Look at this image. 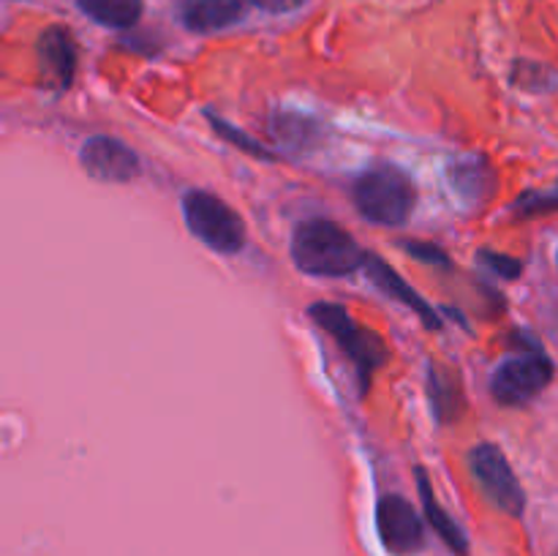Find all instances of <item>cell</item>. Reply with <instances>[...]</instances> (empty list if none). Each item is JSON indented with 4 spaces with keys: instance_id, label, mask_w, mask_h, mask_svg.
<instances>
[{
    "instance_id": "3957f363",
    "label": "cell",
    "mask_w": 558,
    "mask_h": 556,
    "mask_svg": "<svg viewBox=\"0 0 558 556\" xmlns=\"http://www.w3.org/2000/svg\"><path fill=\"white\" fill-rule=\"evenodd\" d=\"M183 216L191 234L218 251V254H238L245 245V223L232 207L207 191H189L183 200Z\"/></svg>"
},
{
    "instance_id": "277c9868",
    "label": "cell",
    "mask_w": 558,
    "mask_h": 556,
    "mask_svg": "<svg viewBox=\"0 0 558 556\" xmlns=\"http://www.w3.org/2000/svg\"><path fill=\"white\" fill-rule=\"evenodd\" d=\"M311 316H314L316 325L322 327L325 333H330L332 338L338 341V347L354 360L357 365L360 376H363V385H368L371 371L379 368L387 358V349L381 343V338L376 333L363 330L341 305L332 303H316L311 305Z\"/></svg>"
},
{
    "instance_id": "52a82bcc",
    "label": "cell",
    "mask_w": 558,
    "mask_h": 556,
    "mask_svg": "<svg viewBox=\"0 0 558 556\" xmlns=\"http://www.w3.org/2000/svg\"><path fill=\"white\" fill-rule=\"evenodd\" d=\"M376 529H379L385 548L396 556L414 554L425 543L423 518L417 516L412 501H407L403 496H381L379 505H376Z\"/></svg>"
},
{
    "instance_id": "e0dca14e",
    "label": "cell",
    "mask_w": 558,
    "mask_h": 556,
    "mask_svg": "<svg viewBox=\"0 0 558 556\" xmlns=\"http://www.w3.org/2000/svg\"><path fill=\"white\" fill-rule=\"evenodd\" d=\"M407 251L412 256H417V259H425V262H436V265H447V254L445 251L434 249V245H423V243H407Z\"/></svg>"
},
{
    "instance_id": "4fadbf2b",
    "label": "cell",
    "mask_w": 558,
    "mask_h": 556,
    "mask_svg": "<svg viewBox=\"0 0 558 556\" xmlns=\"http://www.w3.org/2000/svg\"><path fill=\"white\" fill-rule=\"evenodd\" d=\"M90 20L107 27H131L142 16V0H80Z\"/></svg>"
},
{
    "instance_id": "5b68a950",
    "label": "cell",
    "mask_w": 558,
    "mask_h": 556,
    "mask_svg": "<svg viewBox=\"0 0 558 556\" xmlns=\"http://www.w3.org/2000/svg\"><path fill=\"white\" fill-rule=\"evenodd\" d=\"M550 379H554V363L543 352H526L505 360L496 368L490 390H494L496 401L507 403V407H521L539 396L550 385Z\"/></svg>"
},
{
    "instance_id": "6da1fadb",
    "label": "cell",
    "mask_w": 558,
    "mask_h": 556,
    "mask_svg": "<svg viewBox=\"0 0 558 556\" xmlns=\"http://www.w3.org/2000/svg\"><path fill=\"white\" fill-rule=\"evenodd\" d=\"M292 259L308 276H349L368 262L363 245L338 223L314 218L294 229Z\"/></svg>"
},
{
    "instance_id": "9c48e42d",
    "label": "cell",
    "mask_w": 558,
    "mask_h": 556,
    "mask_svg": "<svg viewBox=\"0 0 558 556\" xmlns=\"http://www.w3.org/2000/svg\"><path fill=\"white\" fill-rule=\"evenodd\" d=\"M243 16V0H180V20L189 31L213 33Z\"/></svg>"
},
{
    "instance_id": "2e32d148",
    "label": "cell",
    "mask_w": 558,
    "mask_h": 556,
    "mask_svg": "<svg viewBox=\"0 0 558 556\" xmlns=\"http://www.w3.org/2000/svg\"><path fill=\"white\" fill-rule=\"evenodd\" d=\"M251 3L262 11H270V14H287V11L303 9L308 0H251Z\"/></svg>"
},
{
    "instance_id": "5bb4252c",
    "label": "cell",
    "mask_w": 558,
    "mask_h": 556,
    "mask_svg": "<svg viewBox=\"0 0 558 556\" xmlns=\"http://www.w3.org/2000/svg\"><path fill=\"white\" fill-rule=\"evenodd\" d=\"M210 120H213V129H216L218 134L223 136V140H229V142H232V145H238L240 150L251 153V156H256V158H272L270 153H267L265 147L259 145V142L248 140V136H245V134H240V131H234L232 125H229V123H223V120H218V118H210Z\"/></svg>"
},
{
    "instance_id": "7c38bea8",
    "label": "cell",
    "mask_w": 558,
    "mask_h": 556,
    "mask_svg": "<svg viewBox=\"0 0 558 556\" xmlns=\"http://www.w3.org/2000/svg\"><path fill=\"white\" fill-rule=\"evenodd\" d=\"M417 485H420V499H423L425 516H428V521L434 523L436 534H439V537L445 540L456 554H466L469 551L466 534H463V529L458 527V521H452V518L447 516L445 507L436 501L434 488H430V480L428 474H425V469H417Z\"/></svg>"
},
{
    "instance_id": "7a4b0ae2",
    "label": "cell",
    "mask_w": 558,
    "mask_h": 556,
    "mask_svg": "<svg viewBox=\"0 0 558 556\" xmlns=\"http://www.w3.org/2000/svg\"><path fill=\"white\" fill-rule=\"evenodd\" d=\"M354 205L368 221L381 227H401L414 210V185L401 169H368L354 183Z\"/></svg>"
},
{
    "instance_id": "8992f818",
    "label": "cell",
    "mask_w": 558,
    "mask_h": 556,
    "mask_svg": "<svg viewBox=\"0 0 558 556\" xmlns=\"http://www.w3.org/2000/svg\"><path fill=\"white\" fill-rule=\"evenodd\" d=\"M469 461H472V474L480 488H483V494L499 510L510 512V516H521L523 507H526V496H523L521 483H518L505 452L494 445H477Z\"/></svg>"
},
{
    "instance_id": "9a60e30c",
    "label": "cell",
    "mask_w": 558,
    "mask_h": 556,
    "mask_svg": "<svg viewBox=\"0 0 558 556\" xmlns=\"http://www.w3.org/2000/svg\"><path fill=\"white\" fill-rule=\"evenodd\" d=\"M480 256H483V262L490 267V270L499 273V276H505V278H510V281L518 276V273H521V262L510 259V256H505V254H490V251H483Z\"/></svg>"
},
{
    "instance_id": "30bf717a",
    "label": "cell",
    "mask_w": 558,
    "mask_h": 556,
    "mask_svg": "<svg viewBox=\"0 0 558 556\" xmlns=\"http://www.w3.org/2000/svg\"><path fill=\"white\" fill-rule=\"evenodd\" d=\"M365 267H368V278L376 283V287L381 289L385 294H390L392 300H401L403 305H409L412 311H417L420 316L425 319V325L428 327H441L439 316H436V311L430 309L428 303H425L423 298H420L417 292H414L412 287H409L407 281H403L401 276H398L396 270H392L390 265H385V262L379 259V256L368 254V262H365Z\"/></svg>"
},
{
    "instance_id": "ba28073f",
    "label": "cell",
    "mask_w": 558,
    "mask_h": 556,
    "mask_svg": "<svg viewBox=\"0 0 558 556\" xmlns=\"http://www.w3.org/2000/svg\"><path fill=\"white\" fill-rule=\"evenodd\" d=\"M80 161L90 178L104 183H129L140 174V156L114 136H93L82 145Z\"/></svg>"
},
{
    "instance_id": "8fae6325",
    "label": "cell",
    "mask_w": 558,
    "mask_h": 556,
    "mask_svg": "<svg viewBox=\"0 0 558 556\" xmlns=\"http://www.w3.org/2000/svg\"><path fill=\"white\" fill-rule=\"evenodd\" d=\"M38 55H41L47 80H52L60 87H69L76 69V49L69 33L60 31V27H49L38 41Z\"/></svg>"
}]
</instances>
